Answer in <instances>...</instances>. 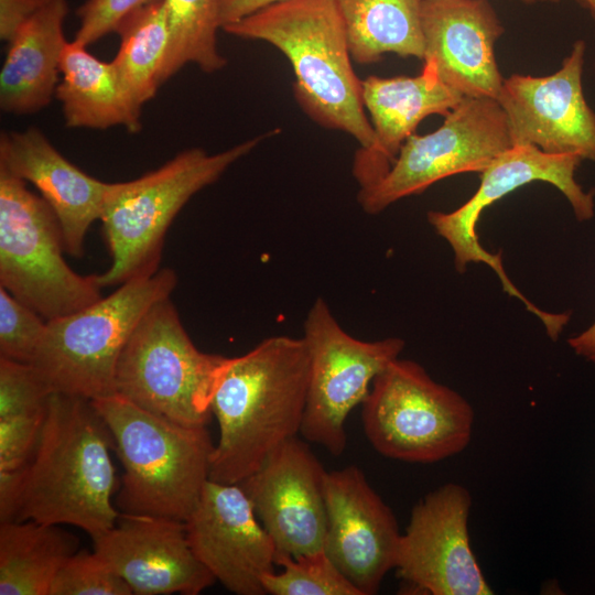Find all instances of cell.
<instances>
[{
    "label": "cell",
    "instance_id": "cell-1",
    "mask_svg": "<svg viewBox=\"0 0 595 595\" xmlns=\"http://www.w3.org/2000/svg\"><path fill=\"white\" fill-rule=\"evenodd\" d=\"M110 450L112 435L91 400L52 392L34 451L15 469L11 521L74 526L91 539L107 532L120 516Z\"/></svg>",
    "mask_w": 595,
    "mask_h": 595
},
{
    "label": "cell",
    "instance_id": "cell-2",
    "mask_svg": "<svg viewBox=\"0 0 595 595\" xmlns=\"http://www.w3.org/2000/svg\"><path fill=\"white\" fill-rule=\"evenodd\" d=\"M310 374L303 337L272 336L227 357L212 411L219 425L209 479L239 484L301 432Z\"/></svg>",
    "mask_w": 595,
    "mask_h": 595
},
{
    "label": "cell",
    "instance_id": "cell-3",
    "mask_svg": "<svg viewBox=\"0 0 595 595\" xmlns=\"http://www.w3.org/2000/svg\"><path fill=\"white\" fill-rule=\"evenodd\" d=\"M223 30L267 42L290 62L294 96L320 126L354 138L359 150L375 143L365 112L361 79L351 66L346 30L336 0H285L269 6Z\"/></svg>",
    "mask_w": 595,
    "mask_h": 595
},
{
    "label": "cell",
    "instance_id": "cell-4",
    "mask_svg": "<svg viewBox=\"0 0 595 595\" xmlns=\"http://www.w3.org/2000/svg\"><path fill=\"white\" fill-rule=\"evenodd\" d=\"M91 402L123 466L117 509L185 521L209 479L215 445L207 426L183 425L117 393Z\"/></svg>",
    "mask_w": 595,
    "mask_h": 595
},
{
    "label": "cell",
    "instance_id": "cell-5",
    "mask_svg": "<svg viewBox=\"0 0 595 595\" xmlns=\"http://www.w3.org/2000/svg\"><path fill=\"white\" fill-rule=\"evenodd\" d=\"M271 134L213 154L187 149L138 178L110 183L99 220L111 263L96 274L99 285L118 286L156 273L166 231L178 212Z\"/></svg>",
    "mask_w": 595,
    "mask_h": 595
},
{
    "label": "cell",
    "instance_id": "cell-6",
    "mask_svg": "<svg viewBox=\"0 0 595 595\" xmlns=\"http://www.w3.org/2000/svg\"><path fill=\"white\" fill-rule=\"evenodd\" d=\"M176 283L172 269H159L118 285L82 310L47 321L31 365L52 392L88 400L115 394L117 363L126 343L147 311L171 296Z\"/></svg>",
    "mask_w": 595,
    "mask_h": 595
},
{
    "label": "cell",
    "instance_id": "cell-7",
    "mask_svg": "<svg viewBox=\"0 0 595 595\" xmlns=\"http://www.w3.org/2000/svg\"><path fill=\"white\" fill-rule=\"evenodd\" d=\"M227 357L199 350L170 296L154 303L126 343L116 393L187 426H207Z\"/></svg>",
    "mask_w": 595,
    "mask_h": 595
},
{
    "label": "cell",
    "instance_id": "cell-8",
    "mask_svg": "<svg viewBox=\"0 0 595 595\" xmlns=\"http://www.w3.org/2000/svg\"><path fill=\"white\" fill-rule=\"evenodd\" d=\"M361 404L366 437L391 459L436 463L459 454L472 440L470 403L414 360L391 361Z\"/></svg>",
    "mask_w": 595,
    "mask_h": 595
},
{
    "label": "cell",
    "instance_id": "cell-9",
    "mask_svg": "<svg viewBox=\"0 0 595 595\" xmlns=\"http://www.w3.org/2000/svg\"><path fill=\"white\" fill-rule=\"evenodd\" d=\"M25 183L0 169V286L50 321L98 301L102 288L67 264L57 217Z\"/></svg>",
    "mask_w": 595,
    "mask_h": 595
},
{
    "label": "cell",
    "instance_id": "cell-10",
    "mask_svg": "<svg viewBox=\"0 0 595 595\" xmlns=\"http://www.w3.org/2000/svg\"><path fill=\"white\" fill-rule=\"evenodd\" d=\"M303 329L310 374L300 433L338 456L346 448L348 414L364 402L375 378L399 358L405 343L399 337L372 342L353 337L322 298L311 306Z\"/></svg>",
    "mask_w": 595,
    "mask_h": 595
},
{
    "label": "cell",
    "instance_id": "cell-11",
    "mask_svg": "<svg viewBox=\"0 0 595 595\" xmlns=\"http://www.w3.org/2000/svg\"><path fill=\"white\" fill-rule=\"evenodd\" d=\"M512 145L507 117L498 100L464 97L436 130L410 136L386 175L359 190L358 203L367 214H379L445 177L483 172Z\"/></svg>",
    "mask_w": 595,
    "mask_h": 595
},
{
    "label": "cell",
    "instance_id": "cell-12",
    "mask_svg": "<svg viewBox=\"0 0 595 595\" xmlns=\"http://www.w3.org/2000/svg\"><path fill=\"white\" fill-rule=\"evenodd\" d=\"M581 161L582 158L575 154H551L528 144L512 145L480 172V184L466 203L453 212L428 213L430 225L450 244L457 272H464L473 262L487 264L500 279L504 290L519 299L544 327H551L556 315L536 306L512 284L502 267L501 255L490 253L480 245L477 223L486 207L517 188L538 181L555 186L567 199L578 221L592 219L595 192L584 191L575 178Z\"/></svg>",
    "mask_w": 595,
    "mask_h": 595
},
{
    "label": "cell",
    "instance_id": "cell-13",
    "mask_svg": "<svg viewBox=\"0 0 595 595\" xmlns=\"http://www.w3.org/2000/svg\"><path fill=\"white\" fill-rule=\"evenodd\" d=\"M470 493L456 483L440 486L414 505L394 567L410 589L431 595L494 594L470 547Z\"/></svg>",
    "mask_w": 595,
    "mask_h": 595
},
{
    "label": "cell",
    "instance_id": "cell-14",
    "mask_svg": "<svg viewBox=\"0 0 595 595\" xmlns=\"http://www.w3.org/2000/svg\"><path fill=\"white\" fill-rule=\"evenodd\" d=\"M585 42L576 41L561 67L547 76L504 78L498 102L512 144L595 161V112L583 91Z\"/></svg>",
    "mask_w": 595,
    "mask_h": 595
},
{
    "label": "cell",
    "instance_id": "cell-15",
    "mask_svg": "<svg viewBox=\"0 0 595 595\" xmlns=\"http://www.w3.org/2000/svg\"><path fill=\"white\" fill-rule=\"evenodd\" d=\"M324 551L361 595L377 594L401 540L391 508L355 465L325 473Z\"/></svg>",
    "mask_w": 595,
    "mask_h": 595
},
{
    "label": "cell",
    "instance_id": "cell-16",
    "mask_svg": "<svg viewBox=\"0 0 595 595\" xmlns=\"http://www.w3.org/2000/svg\"><path fill=\"white\" fill-rule=\"evenodd\" d=\"M325 473L310 446L295 436L239 483L273 540L277 554L296 558L324 550Z\"/></svg>",
    "mask_w": 595,
    "mask_h": 595
},
{
    "label": "cell",
    "instance_id": "cell-17",
    "mask_svg": "<svg viewBox=\"0 0 595 595\" xmlns=\"http://www.w3.org/2000/svg\"><path fill=\"white\" fill-rule=\"evenodd\" d=\"M185 526L215 580L237 595H266L262 577L274 572L277 548L239 484L208 479Z\"/></svg>",
    "mask_w": 595,
    "mask_h": 595
},
{
    "label": "cell",
    "instance_id": "cell-18",
    "mask_svg": "<svg viewBox=\"0 0 595 595\" xmlns=\"http://www.w3.org/2000/svg\"><path fill=\"white\" fill-rule=\"evenodd\" d=\"M94 551L137 595H197L216 581L193 552L185 521L122 513Z\"/></svg>",
    "mask_w": 595,
    "mask_h": 595
},
{
    "label": "cell",
    "instance_id": "cell-19",
    "mask_svg": "<svg viewBox=\"0 0 595 595\" xmlns=\"http://www.w3.org/2000/svg\"><path fill=\"white\" fill-rule=\"evenodd\" d=\"M422 30V71L462 97L498 98L495 44L504 26L487 0H424Z\"/></svg>",
    "mask_w": 595,
    "mask_h": 595
},
{
    "label": "cell",
    "instance_id": "cell-20",
    "mask_svg": "<svg viewBox=\"0 0 595 595\" xmlns=\"http://www.w3.org/2000/svg\"><path fill=\"white\" fill-rule=\"evenodd\" d=\"M0 169L40 191L61 225L65 251L82 257L87 231L100 219L110 183L78 169L35 127L1 133Z\"/></svg>",
    "mask_w": 595,
    "mask_h": 595
},
{
    "label": "cell",
    "instance_id": "cell-21",
    "mask_svg": "<svg viewBox=\"0 0 595 595\" xmlns=\"http://www.w3.org/2000/svg\"><path fill=\"white\" fill-rule=\"evenodd\" d=\"M361 96L375 143L355 154L353 175L359 190L386 175L402 144L423 119L446 116L464 98L424 71L416 76H369L361 80Z\"/></svg>",
    "mask_w": 595,
    "mask_h": 595
},
{
    "label": "cell",
    "instance_id": "cell-22",
    "mask_svg": "<svg viewBox=\"0 0 595 595\" xmlns=\"http://www.w3.org/2000/svg\"><path fill=\"white\" fill-rule=\"evenodd\" d=\"M67 13V0H51L8 43L0 72V108L3 112L29 115L52 101L67 43L63 31Z\"/></svg>",
    "mask_w": 595,
    "mask_h": 595
},
{
    "label": "cell",
    "instance_id": "cell-23",
    "mask_svg": "<svg viewBox=\"0 0 595 595\" xmlns=\"http://www.w3.org/2000/svg\"><path fill=\"white\" fill-rule=\"evenodd\" d=\"M60 71L55 97L62 104L66 127L104 130L122 126L132 133L140 131L141 107L112 62L98 60L73 40L63 50Z\"/></svg>",
    "mask_w": 595,
    "mask_h": 595
},
{
    "label": "cell",
    "instance_id": "cell-24",
    "mask_svg": "<svg viewBox=\"0 0 595 595\" xmlns=\"http://www.w3.org/2000/svg\"><path fill=\"white\" fill-rule=\"evenodd\" d=\"M78 547V538L61 524L1 522L0 594L50 595L56 574Z\"/></svg>",
    "mask_w": 595,
    "mask_h": 595
},
{
    "label": "cell",
    "instance_id": "cell-25",
    "mask_svg": "<svg viewBox=\"0 0 595 595\" xmlns=\"http://www.w3.org/2000/svg\"><path fill=\"white\" fill-rule=\"evenodd\" d=\"M424 0H336L353 61L376 63L387 53L423 60Z\"/></svg>",
    "mask_w": 595,
    "mask_h": 595
},
{
    "label": "cell",
    "instance_id": "cell-26",
    "mask_svg": "<svg viewBox=\"0 0 595 595\" xmlns=\"http://www.w3.org/2000/svg\"><path fill=\"white\" fill-rule=\"evenodd\" d=\"M120 45L112 63L138 106L151 100L161 84L170 46L164 0H156L128 15L117 28Z\"/></svg>",
    "mask_w": 595,
    "mask_h": 595
},
{
    "label": "cell",
    "instance_id": "cell-27",
    "mask_svg": "<svg viewBox=\"0 0 595 595\" xmlns=\"http://www.w3.org/2000/svg\"><path fill=\"white\" fill-rule=\"evenodd\" d=\"M52 391L31 364L0 357V450L21 458L34 448Z\"/></svg>",
    "mask_w": 595,
    "mask_h": 595
},
{
    "label": "cell",
    "instance_id": "cell-28",
    "mask_svg": "<svg viewBox=\"0 0 595 595\" xmlns=\"http://www.w3.org/2000/svg\"><path fill=\"white\" fill-rule=\"evenodd\" d=\"M170 26V46L161 84L187 64L212 74L227 65L219 52L217 33L219 0H164Z\"/></svg>",
    "mask_w": 595,
    "mask_h": 595
},
{
    "label": "cell",
    "instance_id": "cell-29",
    "mask_svg": "<svg viewBox=\"0 0 595 595\" xmlns=\"http://www.w3.org/2000/svg\"><path fill=\"white\" fill-rule=\"evenodd\" d=\"M280 573L263 575L262 586L271 595H361L325 551L300 556L277 554Z\"/></svg>",
    "mask_w": 595,
    "mask_h": 595
},
{
    "label": "cell",
    "instance_id": "cell-30",
    "mask_svg": "<svg viewBox=\"0 0 595 595\" xmlns=\"http://www.w3.org/2000/svg\"><path fill=\"white\" fill-rule=\"evenodd\" d=\"M130 586L95 552L77 551L56 574L50 595H130Z\"/></svg>",
    "mask_w": 595,
    "mask_h": 595
},
{
    "label": "cell",
    "instance_id": "cell-31",
    "mask_svg": "<svg viewBox=\"0 0 595 595\" xmlns=\"http://www.w3.org/2000/svg\"><path fill=\"white\" fill-rule=\"evenodd\" d=\"M47 321L0 286V355L31 364Z\"/></svg>",
    "mask_w": 595,
    "mask_h": 595
},
{
    "label": "cell",
    "instance_id": "cell-32",
    "mask_svg": "<svg viewBox=\"0 0 595 595\" xmlns=\"http://www.w3.org/2000/svg\"><path fill=\"white\" fill-rule=\"evenodd\" d=\"M156 0H86L77 10L79 28L74 41L88 46L109 33L132 12Z\"/></svg>",
    "mask_w": 595,
    "mask_h": 595
},
{
    "label": "cell",
    "instance_id": "cell-33",
    "mask_svg": "<svg viewBox=\"0 0 595 595\" xmlns=\"http://www.w3.org/2000/svg\"><path fill=\"white\" fill-rule=\"evenodd\" d=\"M51 0H0V39L7 43Z\"/></svg>",
    "mask_w": 595,
    "mask_h": 595
},
{
    "label": "cell",
    "instance_id": "cell-34",
    "mask_svg": "<svg viewBox=\"0 0 595 595\" xmlns=\"http://www.w3.org/2000/svg\"><path fill=\"white\" fill-rule=\"evenodd\" d=\"M285 0H219V21L224 26L235 23L269 6Z\"/></svg>",
    "mask_w": 595,
    "mask_h": 595
},
{
    "label": "cell",
    "instance_id": "cell-35",
    "mask_svg": "<svg viewBox=\"0 0 595 595\" xmlns=\"http://www.w3.org/2000/svg\"><path fill=\"white\" fill-rule=\"evenodd\" d=\"M575 355L595 365V322L583 332L567 339Z\"/></svg>",
    "mask_w": 595,
    "mask_h": 595
},
{
    "label": "cell",
    "instance_id": "cell-36",
    "mask_svg": "<svg viewBox=\"0 0 595 595\" xmlns=\"http://www.w3.org/2000/svg\"><path fill=\"white\" fill-rule=\"evenodd\" d=\"M581 1L589 10L592 17L595 20V0H581Z\"/></svg>",
    "mask_w": 595,
    "mask_h": 595
},
{
    "label": "cell",
    "instance_id": "cell-37",
    "mask_svg": "<svg viewBox=\"0 0 595 595\" xmlns=\"http://www.w3.org/2000/svg\"><path fill=\"white\" fill-rule=\"evenodd\" d=\"M520 1L526 2V3H534V2H543V1L560 2L561 0H520Z\"/></svg>",
    "mask_w": 595,
    "mask_h": 595
}]
</instances>
